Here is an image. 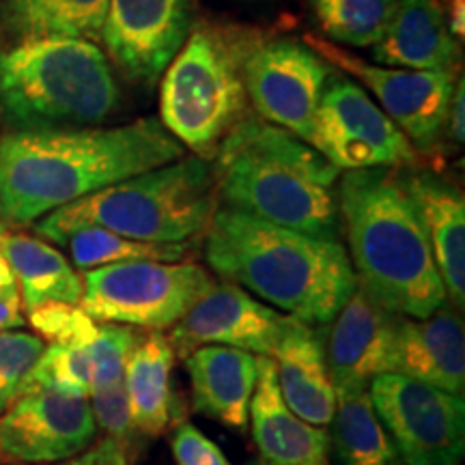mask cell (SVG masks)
I'll use <instances>...</instances> for the list:
<instances>
[{
	"label": "cell",
	"mask_w": 465,
	"mask_h": 465,
	"mask_svg": "<svg viewBox=\"0 0 465 465\" xmlns=\"http://www.w3.org/2000/svg\"><path fill=\"white\" fill-rule=\"evenodd\" d=\"M160 119L0 138V220L31 224L69 203L183 158Z\"/></svg>",
	"instance_id": "cell-1"
},
{
	"label": "cell",
	"mask_w": 465,
	"mask_h": 465,
	"mask_svg": "<svg viewBox=\"0 0 465 465\" xmlns=\"http://www.w3.org/2000/svg\"><path fill=\"white\" fill-rule=\"evenodd\" d=\"M209 267L284 315L332 323L358 287L345 246L218 207L205 231Z\"/></svg>",
	"instance_id": "cell-2"
},
{
	"label": "cell",
	"mask_w": 465,
	"mask_h": 465,
	"mask_svg": "<svg viewBox=\"0 0 465 465\" xmlns=\"http://www.w3.org/2000/svg\"><path fill=\"white\" fill-rule=\"evenodd\" d=\"M336 196L349 261L371 298L411 319L449 304L427 231L399 168L347 171Z\"/></svg>",
	"instance_id": "cell-3"
},
{
	"label": "cell",
	"mask_w": 465,
	"mask_h": 465,
	"mask_svg": "<svg viewBox=\"0 0 465 465\" xmlns=\"http://www.w3.org/2000/svg\"><path fill=\"white\" fill-rule=\"evenodd\" d=\"M224 207L319 240H341L334 168L315 147L261 116H246L212 160Z\"/></svg>",
	"instance_id": "cell-4"
},
{
	"label": "cell",
	"mask_w": 465,
	"mask_h": 465,
	"mask_svg": "<svg viewBox=\"0 0 465 465\" xmlns=\"http://www.w3.org/2000/svg\"><path fill=\"white\" fill-rule=\"evenodd\" d=\"M121 106L106 52L84 39L0 48V116L11 132L100 127Z\"/></svg>",
	"instance_id": "cell-5"
},
{
	"label": "cell",
	"mask_w": 465,
	"mask_h": 465,
	"mask_svg": "<svg viewBox=\"0 0 465 465\" xmlns=\"http://www.w3.org/2000/svg\"><path fill=\"white\" fill-rule=\"evenodd\" d=\"M216 209L212 162L183 155L54 209L35 231L58 246L83 226H100L138 242H194L205 235Z\"/></svg>",
	"instance_id": "cell-6"
},
{
	"label": "cell",
	"mask_w": 465,
	"mask_h": 465,
	"mask_svg": "<svg viewBox=\"0 0 465 465\" xmlns=\"http://www.w3.org/2000/svg\"><path fill=\"white\" fill-rule=\"evenodd\" d=\"M263 35L257 28L194 22L160 86L162 125L192 153L213 160L248 116L243 65Z\"/></svg>",
	"instance_id": "cell-7"
},
{
	"label": "cell",
	"mask_w": 465,
	"mask_h": 465,
	"mask_svg": "<svg viewBox=\"0 0 465 465\" xmlns=\"http://www.w3.org/2000/svg\"><path fill=\"white\" fill-rule=\"evenodd\" d=\"M216 284L196 263L130 261L86 270L78 306L93 322L171 330Z\"/></svg>",
	"instance_id": "cell-8"
},
{
	"label": "cell",
	"mask_w": 465,
	"mask_h": 465,
	"mask_svg": "<svg viewBox=\"0 0 465 465\" xmlns=\"http://www.w3.org/2000/svg\"><path fill=\"white\" fill-rule=\"evenodd\" d=\"M371 401L403 465H459L465 455L463 394L399 373L377 375Z\"/></svg>",
	"instance_id": "cell-9"
},
{
	"label": "cell",
	"mask_w": 465,
	"mask_h": 465,
	"mask_svg": "<svg viewBox=\"0 0 465 465\" xmlns=\"http://www.w3.org/2000/svg\"><path fill=\"white\" fill-rule=\"evenodd\" d=\"M311 147L339 171L407 168L418 160L410 138L342 72L325 83Z\"/></svg>",
	"instance_id": "cell-10"
},
{
	"label": "cell",
	"mask_w": 465,
	"mask_h": 465,
	"mask_svg": "<svg viewBox=\"0 0 465 465\" xmlns=\"http://www.w3.org/2000/svg\"><path fill=\"white\" fill-rule=\"evenodd\" d=\"M332 65L295 39L263 37L243 65L248 102L267 124L311 144L319 102Z\"/></svg>",
	"instance_id": "cell-11"
},
{
	"label": "cell",
	"mask_w": 465,
	"mask_h": 465,
	"mask_svg": "<svg viewBox=\"0 0 465 465\" xmlns=\"http://www.w3.org/2000/svg\"><path fill=\"white\" fill-rule=\"evenodd\" d=\"M304 44L322 54L330 65L353 75L373 93L380 108L399 125V130L410 138L414 147L431 149L438 144L449 121L457 69L416 72V69L371 65L319 35H306Z\"/></svg>",
	"instance_id": "cell-12"
},
{
	"label": "cell",
	"mask_w": 465,
	"mask_h": 465,
	"mask_svg": "<svg viewBox=\"0 0 465 465\" xmlns=\"http://www.w3.org/2000/svg\"><path fill=\"white\" fill-rule=\"evenodd\" d=\"M194 22V0H108L104 52L127 80L153 86Z\"/></svg>",
	"instance_id": "cell-13"
},
{
	"label": "cell",
	"mask_w": 465,
	"mask_h": 465,
	"mask_svg": "<svg viewBox=\"0 0 465 465\" xmlns=\"http://www.w3.org/2000/svg\"><path fill=\"white\" fill-rule=\"evenodd\" d=\"M97 438L89 399L54 391H26L0 416L5 463L50 465L89 449Z\"/></svg>",
	"instance_id": "cell-14"
},
{
	"label": "cell",
	"mask_w": 465,
	"mask_h": 465,
	"mask_svg": "<svg viewBox=\"0 0 465 465\" xmlns=\"http://www.w3.org/2000/svg\"><path fill=\"white\" fill-rule=\"evenodd\" d=\"M291 322L289 315L254 300L232 282H216L171 328V345L177 358L190 356L205 345L242 349L252 356L272 358Z\"/></svg>",
	"instance_id": "cell-15"
},
{
	"label": "cell",
	"mask_w": 465,
	"mask_h": 465,
	"mask_svg": "<svg viewBox=\"0 0 465 465\" xmlns=\"http://www.w3.org/2000/svg\"><path fill=\"white\" fill-rule=\"evenodd\" d=\"M399 317L356 287L332 319L325 364L334 392L369 391L377 375L392 373Z\"/></svg>",
	"instance_id": "cell-16"
},
{
	"label": "cell",
	"mask_w": 465,
	"mask_h": 465,
	"mask_svg": "<svg viewBox=\"0 0 465 465\" xmlns=\"http://www.w3.org/2000/svg\"><path fill=\"white\" fill-rule=\"evenodd\" d=\"M252 440L267 465H330V433L291 411L276 380V364L257 356V386L250 401Z\"/></svg>",
	"instance_id": "cell-17"
},
{
	"label": "cell",
	"mask_w": 465,
	"mask_h": 465,
	"mask_svg": "<svg viewBox=\"0 0 465 465\" xmlns=\"http://www.w3.org/2000/svg\"><path fill=\"white\" fill-rule=\"evenodd\" d=\"M405 190L420 213L449 304L465 306V201L463 192L431 171L399 168Z\"/></svg>",
	"instance_id": "cell-18"
},
{
	"label": "cell",
	"mask_w": 465,
	"mask_h": 465,
	"mask_svg": "<svg viewBox=\"0 0 465 465\" xmlns=\"http://www.w3.org/2000/svg\"><path fill=\"white\" fill-rule=\"evenodd\" d=\"M392 373L463 394L465 332L461 311L446 304L424 319L399 317Z\"/></svg>",
	"instance_id": "cell-19"
},
{
	"label": "cell",
	"mask_w": 465,
	"mask_h": 465,
	"mask_svg": "<svg viewBox=\"0 0 465 465\" xmlns=\"http://www.w3.org/2000/svg\"><path fill=\"white\" fill-rule=\"evenodd\" d=\"M272 360L291 411L308 424L328 427L336 410V392L325 364L323 330L291 317Z\"/></svg>",
	"instance_id": "cell-20"
},
{
	"label": "cell",
	"mask_w": 465,
	"mask_h": 465,
	"mask_svg": "<svg viewBox=\"0 0 465 465\" xmlns=\"http://www.w3.org/2000/svg\"><path fill=\"white\" fill-rule=\"evenodd\" d=\"M190 375L192 407L196 414L243 433L250 401L257 386V356L242 349L205 345L183 358Z\"/></svg>",
	"instance_id": "cell-21"
},
{
	"label": "cell",
	"mask_w": 465,
	"mask_h": 465,
	"mask_svg": "<svg viewBox=\"0 0 465 465\" xmlns=\"http://www.w3.org/2000/svg\"><path fill=\"white\" fill-rule=\"evenodd\" d=\"M459 56L461 48L438 0H397L391 25L373 45L377 63L416 72H449Z\"/></svg>",
	"instance_id": "cell-22"
},
{
	"label": "cell",
	"mask_w": 465,
	"mask_h": 465,
	"mask_svg": "<svg viewBox=\"0 0 465 465\" xmlns=\"http://www.w3.org/2000/svg\"><path fill=\"white\" fill-rule=\"evenodd\" d=\"M108 0H0V48L37 39L102 44Z\"/></svg>",
	"instance_id": "cell-23"
},
{
	"label": "cell",
	"mask_w": 465,
	"mask_h": 465,
	"mask_svg": "<svg viewBox=\"0 0 465 465\" xmlns=\"http://www.w3.org/2000/svg\"><path fill=\"white\" fill-rule=\"evenodd\" d=\"M177 353L162 332L138 341L125 364L124 386L132 422L144 438H160L177 422L173 397V369Z\"/></svg>",
	"instance_id": "cell-24"
},
{
	"label": "cell",
	"mask_w": 465,
	"mask_h": 465,
	"mask_svg": "<svg viewBox=\"0 0 465 465\" xmlns=\"http://www.w3.org/2000/svg\"><path fill=\"white\" fill-rule=\"evenodd\" d=\"M0 252L14 272L26 312L50 302L78 304L83 298V278L48 242L5 226L0 231Z\"/></svg>",
	"instance_id": "cell-25"
},
{
	"label": "cell",
	"mask_w": 465,
	"mask_h": 465,
	"mask_svg": "<svg viewBox=\"0 0 465 465\" xmlns=\"http://www.w3.org/2000/svg\"><path fill=\"white\" fill-rule=\"evenodd\" d=\"M330 450L339 465H403L369 391L336 392Z\"/></svg>",
	"instance_id": "cell-26"
},
{
	"label": "cell",
	"mask_w": 465,
	"mask_h": 465,
	"mask_svg": "<svg viewBox=\"0 0 465 465\" xmlns=\"http://www.w3.org/2000/svg\"><path fill=\"white\" fill-rule=\"evenodd\" d=\"M69 250L74 263L80 270L113 263H130V261H160V263H179L192 252V242H138L130 237L116 235L100 226H83L75 229L61 243Z\"/></svg>",
	"instance_id": "cell-27"
},
{
	"label": "cell",
	"mask_w": 465,
	"mask_h": 465,
	"mask_svg": "<svg viewBox=\"0 0 465 465\" xmlns=\"http://www.w3.org/2000/svg\"><path fill=\"white\" fill-rule=\"evenodd\" d=\"M323 39L351 48H373L391 25L397 0H311Z\"/></svg>",
	"instance_id": "cell-28"
},
{
	"label": "cell",
	"mask_w": 465,
	"mask_h": 465,
	"mask_svg": "<svg viewBox=\"0 0 465 465\" xmlns=\"http://www.w3.org/2000/svg\"><path fill=\"white\" fill-rule=\"evenodd\" d=\"M93 383V364L89 347L50 345L22 381L20 392L54 391L67 397L89 399ZM17 392V394H20Z\"/></svg>",
	"instance_id": "cell-29"
},
{
	"label": "cell",
	"mask_w": 465,
	"mask_h": 465,
	"mask_svg": "<svg viewBox=\"0 0 465 465\" xmlns=\"http://www.w3.org/2000/svg\"><path fill=\"white\" fill-rule=\"evenodd\" d=\"M28 323L39 339L61 347H89L95 341L100 325L78 304L50 302L28 312Z\"/></svg>",
	"instance_id": "cell-30"
},
{
	"label": "cell",
	"mask_w": 465,
	"mask_h": 465,
	"mask_svg": "<svg viewBox=\"0 0 465 465\" xmlns=\"http://www.w3.org/2000/svg\"><path fill=\"white\" fill-rule=\"evenodd\" d=\"M141 339L143 336L136 330H132L130 325H100L95 341L89 345L93 364L91 391H100V388H108L124 381L127 360H130L134 347L138 345Z\"/></svg>",
	"instance_id": "cell-31"
},
{
	"label": "cell",
	"mask_w": 465,
	"mask_h": 465,
	"mask_svg": "<svg viewBox=\"0 0 465 465\" xmlns=\"http://www.w3.org/2000/svg\"><path fill=\"white\" fill-rule=\"evenodd\" d=\"M45 342L37 334L7 330L0 332V416L14 403L22 381L44 353Z\"/></svg>",
	"instance_id": "cell-32"
},
{
	"label": "cell",
	"mask_w": 465,
	"mask_h": 465,
	"mask_svg": "<svg viewBox=\"0 0 465 465\" xmlns=\"http://www.w3.org/2000/svg\"><path fill=\"white\" fill-rule=\"evenodd\" d=\"M89 397L97 429H102L106 438H113L125 450V455L130 457V452L136 450L134 446H136V438L141 433L136 431L132 422L124 381L108 388H100V391H91Z\"/></svg>",
	"instance_id": "cell-33"
},
{
	"label": "cell",
	"mask_w": 465,
	"mask_h": 465,
	"mask_svg": "<svg viewBox=\"0 0 465 465\" xmlns=\"http://www.w3.org/2000/svg\"><path fill=\"white\" fill-rule=\"evenodd\" d=\"M171 446L177 465H231L216 441L188 420L174 422Z\"/></svg>",
	"instance_id": "cell-34"
},
{
	"label": "cell",
	"mask_w": 465,
	"mask_h": 465,
	"mask_svg": "<svg viewBox=\"0 0 465 465\" xmlns=\"http://www.w3.org/2000/svg\"><path fill=\"white\" fill-rule=\"evenodd\" d=\"M11 465H22V463H11ZM54 465H130V457L125 455V450L121 449L113 438H102L97 440L95 444H91L89 449L80 452V455L69 457L65 461H58Z\"/></svg>",
	"instance_id": "cell-35"
},
{
	"label": "cell",
	"mask_w": 465,
	"mask_h": 465,
	"mask_svg": "<svg viewBox=\"0 0 465 465\" xmlns=\"http://www.w3.org/2000/svg\"><path fill=\"white\" fill-rule=\"evenodd\" d=\"M463 106H465V83H463V78H459L457 84H455V93H452V100H450L449 121H446V127H449V136L459 144H463V141H465Z\"/></svg>",
	"instance_id": "cell-36"
},
{
	"label": "cell",
	"mask_w": 465,
	"mask_h": 465,
	"mask_svg": "<svg viewBox=\"0 0 465 465\" xmlns=\"http://www.w3.org/2000/svg\"><path fill=\"white\" fill-rule=\"evenodd\" d=\"M25 315H22V300L20 291L15 293H3L0 295V332H7V330L20 328L25 325Z\"/></svg>",
	"instance_id": "cell-37"
},
{
	"label": "cell",
	"mask_w": 465,
	"mask_h": 465,
	"mask_svg": "<svg viewBox=\"0 0 465 465\" xmlns=\"http://www.w3.org/2000/svg\"><path fill=\"white\" fill-rule=\"evenodd\" d=\"M465 0H450L449 3V11L444 9L446 14V22H449V28L450 33L455 35V37H463V31H465V9H463Z\"/></svg>",
	"instance_id": "cell-38"
},
{
	"label": "cell",
	"mask_w": 465,
	"mask_h": 465,
	"mask_svg": "<svg viewBox=\"0 0 465 465\" xmlns=\"http://www.w3.org/2000/svg\"><path fill=\"white\" fill-rule=\"evenodd\" d=\"M15 291H17V282H15L14 272H11L7 259L3 257V252H0V295L15 293Z\"/></svg>",
	"instance_id": "cell-39"
},
{
	"label": "cell",
	"mask_w": 465,
	"mask_h": 465,
	"mask_svg": "<svg viewBox=\"0 0 465 465\" xmlns=\"http://www.w3.org/2000/svg\"><path fill=\"white\" fill-rule=\"evenodd\" d=\"M246 465H267V463L261 461V459H254V461H250V463H246Z\"/></svg>",
	"instance_id": "cell-40"
},
{
	"label": "cell",
	"mask_w": 465,
	"mask_h": 465,
	"mask_svg": "<svg viewBox=\"0 0 465 465\" xmlns=\"http://www.w3.org/2000/svg\"><path fill=\"white\" fill-rule=\"evenodd\" d=\"M5 226H7V224H5V223H3V220H0V231H3V229H5Z\"/></svg>",
	"instance_id": "cell-41"
},
{
	"label": "cell",
	"mask_w": 465,
	"mask_h": 465,
	"mask_svg": "<svg viewBox=\"0 0 465 465\" xmlns=\"http://www.w3.org/2000/svg\"><path fill=\"white\" fill-rule=\"evenodd\" d=\"M0 465H5V461H3V459H0Z\"/></svg>",
	"instance_id": "cell-42"
}]
</instances>
